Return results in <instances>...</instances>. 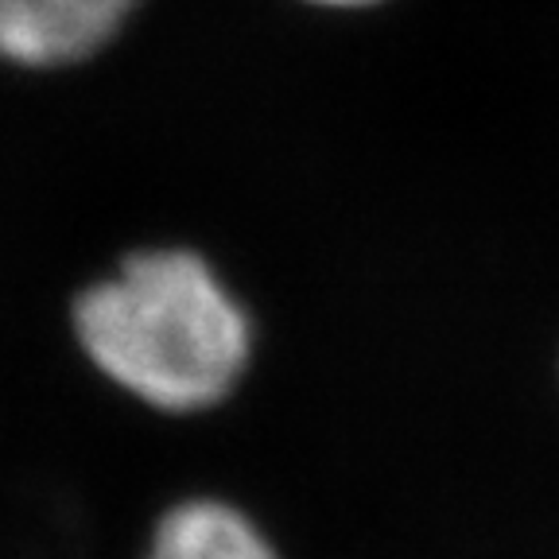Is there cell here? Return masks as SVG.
I'll list each match as a JSON object with an SVG mask.
<instances>
[{"label":"cell","mask_w":559,"mask_h":559,"mask_svg":"<svg viewBox=\"0 0 559 559\" xmlns=\"http://www.w3.org/2000/svg\"><path fill=\"white\" fill-rule=\"evenodd\" d=\"M0 24H4V0H0Z\"/></svg>","instance_id":"5b68a950"},{"label":"cell","mask_w":559,"mask_h":559,"mask_svg":"<svg viewBox=\"0 0 559 559\" xmlns=\"http://www.w3.org/2000/svg\"><path fill=\"white\" fill-rule=\"evenodd\" d=\"M144 0H4L0 62L67 70L94 62L136 20Z\"/></svg>","instance_id":"7a4b0ae2"},{"label":"cell","mask_w":559,"mask_h":559,"mask_svg":"<svg viewBox=\"0 0 559 559\" xmlns=\"http://www.w3.org/2000/svg\"><path fill=\"white\" fill-rule=\"evenodd\" d=\"M70 338L109 389L156 416H202L253 369V311L191 245H144L70 304Z\"/></svg>","instance_id":"6da1fadb"},{"label":"cell","mask_w":559,"mask_h":559,"mask_svg":"<svg viewBox=\"0 0 559 559\" xmlns=\"http://www.w3.org/2000/svg\"><path fill=\"white\" fill-rule=\"evenodd\" d=\"M140 559H284L245 506L218 493L179 498L156 516Z\"/></svg>","instance_id":"3957f363"},{"label":"cell","mask_w":559,"mask_h":559,"mask_svg":"<svg viewBox=\"0 0 559 559\" xmlns=\"http://www.w3.org/2000/svg\"><path fill=\"white\" fill-rule=\"evenodd\" d=\"M307 9H319V12H369V9H381L389 0H299Z\"/></svg>","instance_id":"277c9868"}]
</instances>
